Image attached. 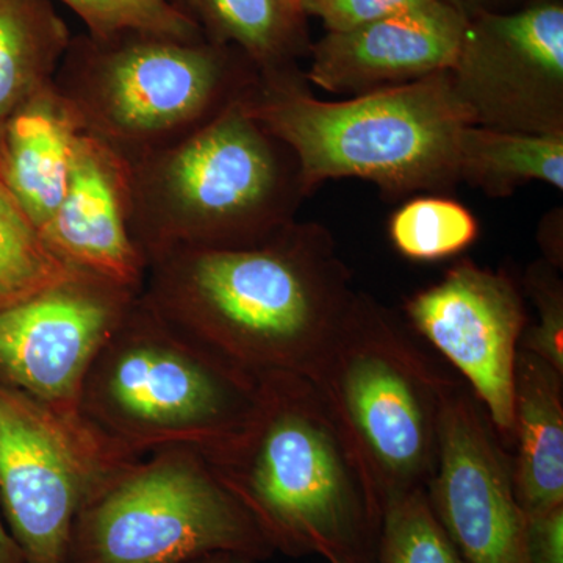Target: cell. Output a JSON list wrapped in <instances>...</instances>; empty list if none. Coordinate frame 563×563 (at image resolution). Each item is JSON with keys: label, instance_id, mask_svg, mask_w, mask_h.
Returning a JSON list of instances; mask_svg holds the SVG:
<instances>
[{"label": "cell", "instance_id": "cell-1", "mask_svg": "<svg viewBox=\"0 0 563 563\" xmlns=\"http://www.w3.org/2000/svg\"><path fill=\"white\" fill-rule=\"evenodd\" d=\"M355 292L332 232L295 221L255 246L152 261L140 298L240 372L309 379Z\"/></svg>", "mask_w": 563, "mask_h": 563}, {"label": "cell", "instance_id": "cell-2", "mask_svg": "<svg viewBox=\"0 0 563 563\" xmlns=\"http://www.w3.org/2000/svg\"><path fill=\"white\" fill-rule=\"evenodd\" d=\"M201 454L274 551L374 563L383 515L312 380L257 377L242 428Z\"/></svg>", "mask_w": 563, "mask_h": 563}, {"label": "cell", "instance_id": "cell-3", "mask_svg": "<svg viewBox=\"0 0 563 563\" xmlns=\"http://www.w3.org/2000/svg\"><path fill=\"white\" fill-rule=\"evenodd\" d=\"M244 106L291 147L309 196L324 181H373L385 198L446 195L459 179L457 143L473 125L450 70L424 79L321 101L301 69L261 76Z\"/></svg>", "mask_w": 563, "mask_h": 563}, {"label": "cell", "instance_id": "cell-4", "mask_svg": "<svg viewBox=\"0 0 563 563\" xmlns=\"http://www.w3.org/2000/svg\"><path fill=\"white\" fill-rule=\"evenodd\" d=\"M132 166V235L147 265L180 251L255 246L309 198L290 146L242 101Z\"/></svg>", "mask_w": 563, "mask_h": 563}, {"label": "cell", "instance_id": "cell-5", "mask_svg": "<svg viewBox=\"0 0 563 563\" xmlns=\"http://www.w3.org/2000/svg\"><path fill=\"white\" fill-rule=\"evenodd\" d=\"M354 455L377 509L426 488L439 454L440 412L454 379L391 310L355 292L309 377Z\"/></svg>", "mask_w": 563, "mask_h": 563}, {"label": "cell", "instance_id": "cell-6", "mask_svg": "<svg viewBox=\"0 0 563 563\" xmlns=\"http://www.w3.org/2000/svg\"><path fill=\"white\" fill-rule=\"evenodd\" d=\"M257 377L240 372L136 299L85 379L80 415L132 457L184 446L202 451L250 417Z\"/></svg>", "mask_w": 563, "mask_h": 563}, {"label": "cell", "instance_id": "cell-7", "mask_svg": "<svg viewBox=\"0 0 563 563\" xmlns=\"http://www.w3.org/2000/svg\"><path fill=\"white\" fill-rule=\"evenodd\" d=\"M258 80L242 52L207 38L87 33L70 40L54 84L84 132L132 162L198 131Z\"/></svg>", "mask_w": 563, "mask_h": 563}, {"label": "cell", "instance_id": "cell-8", "mask_svg": "<svg viewBox=\"0 0 563 563\" xmlns=\"http://www.w3.org/2000/svg\"><path fill=\"white\" fill-rule=\"evenodd\" d=\"M274 553L199 451L163 448L114 466L81 506L66 563H195Z\"/></svg>", "mask_w": 563, "mask_h": 563}, {"label": "cell", "instance_id": "cell-9", "mask_svg": "<svg viewBox=\"0 0 563 563\" xmlns=\"http://www.w3.org/2000/svg\"><path fill=\"white\" fill-rule=\"evenodd\" d=\"M81 417L0 384V517L25 563H66L81 506L131 461Z\"/></svg>", "mask_w": 563, "mask_h": 563}, {"label": "cell", "instance_id": "cell-10", "mask_svg": "<svg viewBox=\"0 0 563 563\" xmlns=\"http://www.w3.org/2000/svg\"><path fill=\"white\" fill-rule=\"evenodd\" d=\"M450 73L473 125L563 135V0L466 18Z\"/></svg>", "mask_w": 563, "mask_h": 563}, {"label": "cell", "instance_id": "cell-11", "mask_svg": "<svg viewBox=\"0 0 563 563\" xmlns=\"http://www.w3.org/2000/svg\"><path fill=\"white\" fill-rule=\"evenodd\" d=\"M140 291L77 272L0 312V384L65 418Z\"/></svg>", "mask_w": 563, "mask_h": 563}, {"label": "cell", "instance_id": "cell-12", "mask_svg": "<svg viewBox=\"0 0 563 563\" xmlns=\"http://www.w3.org/2000/svg\"><path fill=\"white\" fill-rule=\"evenodd\" d=\"M404 313L465 377L504 446L512 444L515 363L529 321L520 282L463 258L410 296Z\"/></svg>", "mask_w": 563, "mask_h": 563}, {"label": "cell", "instance_id": "cell-13", "mask_svg": "<svg viewBox=\"0 0 563 563\" xmlns=\"http://www.w3.org/2000/svg\"><path fill=\"white\" fill-rule=\"evenodd\" d=\"M424 490L466 563H531L512 461L473 393L457 383L444 395L437 465Z\"/></svg>", "mask_w": 563, "mask_h": 563}, {"label": "cell", "instance_id": "cell-14", "mask_svg": "<svg viewBox=\"0 0 563 563\" xmlns=\"http://www.w3.org/2000/svg\"><path fill=\"white\" fill-rule=\"evenodd\" d=\"M76 272L143 290L147 262L132 235V166L117 150L84 132L74 147L65 198L40 231Z\"/></svg>", "mask_w": 563, "mask_h": 563}, {"label": "cell", "instance_id": "cell-15", "mask_svg": "<svg viewBox=\"0 0 563 563\" xmlns=\"http://www.w3.org/2000/svg\"><path fill=\"white\" fill-rule=\"evenodd\" d=\"M466 16L444 0L328 35L309 49L310 87L361 96L453 68Z\"/></svg>", "mask_w": 563, "mask_h": 563}, {"label": "cell", "instance_id": "cell-16", "mask_svg": "<svg viewBox=\"0 0 563 563\" xmlns=\"http://www.w3.org/2000/svg\"><path fill=\"white\" fill-rule=\"evenodd\" d=\"M79 114L55 84L3 122L0 184L41 231L54 217L68 188Z\"/></svg>", "mask_w": 563, "mask_h": 563}, {"label": "cell", "instance_id": "cell-17", "mask_svg": "<svg viewBox=\"0 0 563 563\" xmlns=\"http://www.w3.org/2000/svg\"><path fill=\"white\" fill-rule=\"evenodd\" d=\"M514 487L526 517L563 506V374L531 352L515 363Z\"/></svg>", "mask_w": 563, "mask_h": 563}, {"label": "cell", "instance_id": "cell-18", "mask_svg": "<svg viewBox=\"0 0 563 563\" xmlns=\"http://www.w3.org/2000/svg\"><path fill=\"white\" fill-rule=\"evenodd\" d=\"M203 36L242 52L261 76L299 69L309 52L301 0H177Z\"/></svg>", "mask_w": 563, "mask_h": 563}, {"label": "cell", "instance_id": "cell-19", "mask_svg": "<svg viewBox=\"0 0 563 563\" xmlns=\"http://www.w3.org/2000/svg\"><path fill=\"white\" fill-rule=\"evenodd\" d=\"M70 40L51 0H0V124L54 84Z\"/></svg>", "mask_w": 563, "mask_h": 563}, {"label": "cell", "instance_id": "cell-20", "mask_svg": "<svg viewBox=\"0 0 563 563\" xmlns=\"http://www.w3.org/2000/svg\"><path fill=\"white\" fill-rule=\"evenodd\" d=\"M459 179L492 199L542 181L563 190V135L493 131L465 125L457 143Z\"/></svg>", "mask_w": 563, "mask_h": 563}, {"label": "cell", "instance_id": "cell-21", "mask_svg": "<svg viewBox=\"0 0 563 563\" xmlns=\"http://www.w3.org/2000/svg\"><path fill=\"white\" fill-rule=\"evenodd\" d=\"M473 211L444 195H421L402 203L388 221L395 251L410 262L455 257L479 239Z\"/></svg>", "mask_w": 563, "mask_h": 563}, {"label": "cell", "instance_id": "cell-22", "mask_svg": "<svg viewBox=\"0 0 563 563\" xmlns=\"http://www.w3.org/2000/svg\"><path fill=\"white\" fill-rule=\"evenodd\" d=\"M74 273L47 247L36 225L0 184V312Z\"/></svg>", "mask_w": 563, "mask_h": 563}, {"label": "cell", "instance_id": "cell-23", "mask_svg": "<svg viewBox=\"0 0 563 563\" xmlns=\"http://www.w3.org/2000/svg\"><path fill=\"white\" fill-rule=\"evenodd\" d=\"M374 563L466 562L418 488L384 507Z\"/></svg>", "mask_w": 563, "mask_h": 563}, {"label": "cell", "instance_id": "cell-24", "mask_svg": "<svg viewBox=\"0 0 563 563\" xmlns=\"http://www.w3.org/2000/svg\"><path fill=\"white\" fill-rule=\"evenodd\" d=\"M87 25L88 35L111 38L151 33L179 40L206 38L177 0H60Z\"/></svg>", "mask_w": 563, "mask_h": 563}, {"label": "cell", "instance_id": "cell-25", "mask_svg": "<svg viewBox=\"0 0 563 563\" xmlns=\"http://www.w3.org/2000/svg\"><path fill=\"white\" fill-rule=\"evenodd\" d=\"M521 290L532 299L537 321H528L520 350L531 352L563 374V280L550 263L537 261L526 269Z\"/></svg>", "mask_w": 563, "mask_h": 563}, {"label": "cell", "instance_id": "cell-26", "mask_svg": "<svg viewBox=\"0 0 563 563\" xmlns=\"http://www.w3.org/2000/svg\"><path fill=\"white\" fill-rule=\"evenodd\" d=\"M435 0H302L307 16L320 18L328 32H346Z\"/></svg>", "mask_w": 563, "mask_h": 563}, {"label": "cell", "instance_id": "cell-27", "mask_svg": "<svg viewBox=\"0 0 563 563\" xmlns=\"http://www.w3.org/2000/svg\"><path fill=\"white\" fill-rule=\"evenodd\" d=\"M531 563H563V506L528 517Z\"/></svg>", "mask_w": 563, "mask_h": 563}, {"label": "cell", "instance_id": "cell-28", "mask_svg": "<svg viewBox=\"0 0 563 563\" xmlns=\"http://www.w3.org/2000/svg\"><path fill=\"white\" fill-rule=\"evenodd\" d=\"M539 243L543 261L553 265L559 272L563 268V213L562 209L551 210L539 228Z\"/></svg>", "mask_w": 563, "mask_h": 563}, {"label": "cell", "instance_id": "cell-29", "mask_svg": "<svg viewBox=\"0 0 563 563\" xmlns=\"http://www.w3.org/2000/svg\"><path fill=\"white\" fill-rule=\"evenodd\" d=\"M444 2L468 18L479 13H504V11L517 10L531 0H444Z\"/></svg>", "mask_w": 563, "mask_h": 563}, {"label": "cell", "instance_id": "cell-30", "mask_svg": "<svg viewBox=\"0 0 563 563\" xmlns=\"http://www.w3.org/2000/svg\"><path fill=\"white\" fill-rule=\"evenodd\" d=\"M0 563H25L20 548L11 539L2 517H0Z\"/></svg>", "mask_w": 563, "mask_h": 563}, {"label": "cell", "instance_id": "cell-31", "mask_svg": "<svg viewBox=\"0 0 563 563\" xmlns=\"http://www.w3.org/2000/svg\"><path fill=\"white\" fill-rule=\"evenodd\" d=\"M195 563H257L252 561L250 558H243V555L231 554V553H218L207 555L201 561Z\"/></svg>", "mask_w": 563, "mask_h": 563}, {"label": "cell", "instance_id": "cell-32", "mask_svg": "<svg viewBox=\"0 0 563 563\" xmlns=\"http://www.w3.org/2000/svg\"><path fill=\"white\" fill-rule=\"evenodd\" d=\"M2 133H3V124H0V150H2Z\"/></svg>", "mask_w": 563, "mask_h": 563}, {"label": "cell", "instance_id": "cell-33", "mask_svg": "<svg viewBox=\"0 0 563 563\" xmlns=\"http://www.w3.org/2000/svg\"><path fill=\"white\" fill-rule=\"evenodd\" d=\"M301 3H302V0H301Z\"/></svg>", "mask_w": 563, "mask_h": 563}]
</instances>
